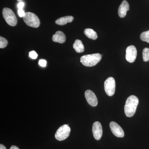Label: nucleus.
<instances>
[{
    "label": "nucleus",
    "mask_w": 149,
    "mask_h": 149,
    "mask_svg": "<svg viewBox=\"0 0 149 149\" xmlns=\"http://www.w3.org/2000/svg\"><path fill=\"white\" fill-rule=\"evenodd\" d=\"M139 103V99L136 96L131 95L128 97L124 107V112L126 116L131 117L134 115Z\"/></svg>",
    "instance_id": "obj_1"
},
{
    "label": "nucleus",
    "mask_w": 149,
    "mask_h": 149,
    "mask_svg": "<svg viewBox=\"0 0 149 149\" xmlns=\"http://www.w3.org/2000/svg\"><path fill=\"white\" fill-rule=\"evenodd\" d=\"M102 58L101 55L98 53L86 55L80 58V62L85 66L93 67L100 62Z\"/></svg>",
    "instance_id": "obj_2"
},
{
    "label": "nucleus",
    "mask_w": 149,
    "mask_h": 149,
    "mask_svg": "<svg viewBox=\"0 0 149 149\" xmlns=\"http://www.w3.org/2000/svg\"><path fill=\"white\" fill-rule=\"evenodd\" d=\"M23 18L25 24L29 27L37 28L40 26V19L35 14L26 12Z\"/></svg>",
    "instance_id": "obj_3"
},
{
    "label": "nucleus",
    "mask_w": 149,
    "mask_h": 149,
    "mask_svg": "<svg viewBox=\"0 0 149 149\" xmlns=\"http://www.w3.org/2000/svg\"><path fill=\"white\" fill-rule=\"evenodd\" d=\"M2 14L6 22L10 26H15L17 24V18L13 11L10 9L5 8L3 9Z\"/></svg>",
    "instance_id": "obj_4"
},
{
    "label": "nucleus",
    "mask_w": 149,
    "mask_h": 149,
    "mask_svg": "<svg viewBox=\"0 0 149 149\" xmlns=\"http://www.w3.org/2000/svg\"><path fill=\"white\" fill-rule=\"evenodd\" d=\"M68 125V124H64L58 129L55 135L56 140L59 141H63L68 138L71 130Z\"/></svg>",
    "instance_id": "obj_5"
},
{
    "label": "nucleus",
    "mask_w": 149,
    "mask_h": 149,
    "mask_svg": "<svg viewBox=\"0 0 149 149\" xmlns=\"http://www.w3.org/2000/svg\"><path fill=\"white\" fill-rule=\"evenodd\" d=\"M105 91L109 96H112L115 92L116 82L113 77L108 78L104 83Z\"/></svg>",
    "instance_id": "obj_6"
},
{
    "label": "nucleus",
    "mask_w": 149,
    "mask_h": 149,
    "mask_svg": "<svg viewBox=\"0 0 149 149\" xmlns=\"http://www.w3.org/2000/svg\"><path fill=\"white\" fill-rule=\"evenodd\" d=\"M137 55V51L135 46H129L126 49L125 58L129 63L134 62L136 60Z\"/></svg>",
    "instance_id": "obj_7"
},
{
    "label": "nucleus",
    "mask_w": 149,
    "mask_h": 149,
    "mask_svg": "<svg viewBox=\"0 0 149 149\" xmlns=\"http://www.w3.org/2000/svg\"><path fill=\"white\" fill-rule=\"evenodd\" d=\"M110 128L113 135L118 138H123L124 132L121 127L116 123L112 121L110 123Z\"/></svg>",
    "instance_id": "obj_8"
},
{
    "label": "nucleus",
    "mask_w": 149,
    "mask_h": 149,
    "mask_svg": "<svg viewBox=\"0 0 149 149\" xmlns=\"http://www.w3.org/2000/svg\"><path fill=\"white\" fill-rule=\"evenodd\" d=\"M92 131L93 136L96 140H100L102 136V128L100 123L98 121L94 122L93 125Z\"/></svg>",
    "instance_id": "obj_9"
},
{
    "label": "nucleus",
    "mask_w": 149,
    "mask_h": 149,
    "mask_svg": "<svg viewBox=\"0 0 149 149\" xmlns=\"http://www.w3.org/2000/svg\"><path fill=\"white\" fill-rule=\"evenodd\" d=\"M85 97L88 104L92 107L97 106L98 104L97 99L95 93L91 90L85 91Z\"/></svg>",
    "instance_id": "obj_10"
},
{
    "label": "nucleus",
    "mask_w": 149,
    "mask_h": 149,
    "mask_svg": "<svg viewBox=\"0 0 149 149\" xmlns=\"http://www.w3.org/2000/svg\"><path fill=\"white\" fill-rule=\"evenodd\" d=\"M129 9L130 6L129 3L126 0H123L118 8V14L119 16L121 18L125 17Z\"/></svg>",
    "instance_id": "obj_11"
},
{
    "label": "nucleus",
    "mask_w": 149,
    "mask_h": 149,
    "mask_svg": "<svg viewBox=\"0 0 149 149\" xmlns=\"http://www.w3.org/2000/svg\"><path fill=\"white\" fill-rule=\"evenodd\" d=\"M66 37L63 32L58 31L56 32L52 37V40L54 42L63 44L65 42Z\"/></svg>",
    "instance_id": "obj_12"
},
{
    "label": "nucleus",
    "mask_w": 149,
    "mask_h": 149,
    "mask_svg": "<svg viewBox=\"0 0 149 149\" xmlns=\"http://www.w3.org/2000/svg\"><path fill=\"white\" fill-rule=\"evenodd\" d=\"M74 19V17L72 16H67L61 17L56 20V24L59 25H63L67 23L72 22Z\"/></svg>",
    "instance_id": "obj_13"
},
{
    "label": "nucleus",
    "mask_w": 149,
    "mask_h": 149,
    "mask_svg": "<svg viewBox=\"0 0 149 149\" xmlns=\"http://www.w3.org/2000/svg\"><path fill=\"white\" fill-rule=\"evenodd\" d=\"M73 47L76 52L78 53L83 52L85 50V47L82 41L79 40H76L73 44Z\"/></svg>",
    "instance_id": "obj_14"
},
{
    "label": "nucleus",
    "mask_w": 149,
    "mask_h": 149,
    "mask_svg": "<svg viewBox=\"0 0 149 149\" xmlns=\"http://www.w3.org/2000/svg\"><path fill=\"white\" fill-rule=\"evenodd\" d=\"M84 34L89 39L96 40L97 38V33L93 29L87 28L84 30Z\"/></svg>",
    "instance_id": "obj_15"
},
{
    "label": "nucleus",
    "mask_w": 149,
    "mask_h": 149,
    "mask_svg": "<svg viewBox=\"0 0 149 149\" xmlns=\"http://www.w3.org/2000/svg\"><path fill=\"white\" fill-rule=\"evenodd\" d=\"M141 40L149 43V30L141 33L140 36Z\"/></svg>",
    "instance_id": "obj_16"
},
{
    "label": "nucleus",
    "mask_w": 149,
    "mask_h": 149,
    "mask_svg": "<svg viewBox=\"0 0 149 149\" xmlns=\"http://www.w3.org/2000/svg\"><path fill=\"white\" fill-rule=\"evenodd\" d=\"M143 58L144 61H149V49L146 48L143 51Z\"/></svg>",
    "instance_id": "obj_17"
},
{
    "label": "nucleus",
    "mask_w": 149,
    "mask_h": 149,
    "mask_svg": "<svg viewBox=\"0 0 149 149\" xmlns=\"http://www.w3.org/2000/svg\"><path fill=\"white\" fill-rule=\"evenodd\" d=\"M8 44L7 40L3 37H0V48L1 49L5 48Z\"/></svg>",
    "instance_id": "obj_18"
},
{
    "label": "nucleus",
    "mask_w": 149,
    "mask_h": 149,
    "mask_svg": "<svg viewBox=\"0 0 149 149\" xmlns=\"http://www.w3.org/2000/svg\"><path fill=\"white\" fill-rule=\"evenodd\" d=\"M29 57L33 59H35L38 57V54H37V53L35 51H32L29 53Z\"/></svg>",
    "instance_id": "obj_19"
},
{
    "label": "nucleus",
    "mask_w": 149,
    "mask_h": 149,
    "mask_svg": "<svg viewBox=\"0 0 149 149\" xmlns=\"http://www.w3.org/2000/svg\"><path fill=\"white\" fill-rule=\"evenodd\" d=\"M39 65L42 67H45L47 65V61L44 59H40L39 61Z\"/></svg>",
    "instance_id": "obj_20"
},
{
    "label": "nucleus",
    "mask_w": 149,
    "mask_h": 149,
    "mask_svg": "<svg viewBox=\"0 0 149 149\" xmlns=\"http://www.w3.org/2000/svg\"><path fill=\"white\" fill-rule=\"evenodd\" d=\"M18 14L20 17H23L25 15V13L23 9H18Z\"/></svg>",
    "instance_id": "obj_21"
},
{
    "label": "nucleus",
    "mask_w": 149,
    "mask_h": 149,
    "mask_svg": "<svg viewBox=\"0 0 149 149\" xmlns=\"http://www.w3.org/2000/svg\"><path fill=\"white\" fill-rule=\"evenodd\" d=\"M24 6V3L23 2H19L17 4V8L18 9H22Z\"/></svg>",
    "instance_id": "obj_22"
},
{
    "label": "nucleus",
    "mask_w": 149,
    "mask_h": 149,
    "mask_svg": "<svg viewBox=\"0 0 149 149\" xmlns=\"http://www.w3.org/2000/svg\"><path fill=\"white\" fill-rule=\"evenodd\" d=\"M9 149H19V148L18 147H17L16 146H12Z\"/></svg>",
    "instance_id": "obj_23"
},
{
    "label": "nucleus",
    "mask_w": 149,
    "mask_h": 149,
    "mask_svg": "<svg viewBox=\"0 0 149 149\" xmlns=\"http://www.w3.org/2000/svg\"><path fill=\"white\" fill-rule=\"evenodd\" d=\"M0 149H7L6 148V147L4 145H3V144H1L0 145Z\"/></svg>",
    "instance_id": "obj_24"
},
{
    "label": "nucleus",
    "mask_w": 149,
    "mask_h": 149,
    "mask_svg": "<svg viewBox=\"0 0 149 149\" xmlns=\"http://www.w3.org/2000/svg\"><path fill=\"white\" fill-rule=\"evenodd\" d=\"M17 1H18V2H21V1H23V0H17Z\"/></svg>",
    "instance_id": "obj_25"
}]
</instances>
